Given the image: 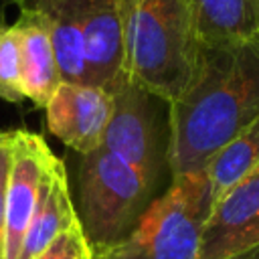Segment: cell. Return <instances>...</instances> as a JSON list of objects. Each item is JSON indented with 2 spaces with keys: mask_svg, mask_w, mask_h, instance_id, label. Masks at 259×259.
I'll use <instances>...</instances> for the list:
<instances>
[{
  "mask_svg": "<svg viewBox=\"0 0 259 259\" xmlns=\"http://www.w3.org/2000/svg\"><path fill=\"white\" fill-rule=\"evenodd\" d=\"M57 156L42 136L16 130L12 136L6 182V245L4 259H18L24 233L36 210L51 164Z\"/></svg>",
  "mask_w": 259,
  "mask_h": 259,
  "instance_id": "obj_6",
  "label": "cell"
},
{
  "mask_svg": "<svg viewBox=\"0 0 259 259\" xmlns=\"http://www.w3.org/2000/svg\"><path fill=\"white\" fill-rule=\"evenodd\" d=\"M0 32H2V26H0Z\"/></svg>",
  "mask_w": 259,
  "mask_h": 259,
  "instance_id": "obj_20",
  "label": "cell"
},
{
  "mask_svg": "<svg viewBox=\"0 0 259 259\" xmlns=\"http://www.w3.org/2000/svg\"><path fill=\"white\" fill-rule=\"evenodd\" d=\"M12 136L14 132H0V259H4L6 245V182L10 170Z\"/></svg>",
  "mask_w": 259,
  "mask_h": 259,
  "instance_id": "obj_17",
  "label": "cell"
},
{
  "mask_svg": "<svg viewBox=\"0 0 259 259\" xmlns=\"http://www.w3.org/2000/svg\"><path fill=\"white\" fill-rule=\"evenodd\" d=\"M154 186L140 170L103 146L81 156L79 221L91 249L123 239L152 202Z\"/></svg>",
  "mask_w": 259,
  "mask_h": 259,
  "instance_id": "obj_4",
  "label": "cell"
},
{
  "mask_svg": "<svg viewBox=\"0 0 259 259\" xmlns=\"http://www.w3.org/2000/svg\"><path fill=\"white\" fill-rule=\"evenodd\" d=\"M22 14L36 16L47 28L61 79L65 83H85L83 34L75 0H12Z\"/></svg>",
  "mask_w": 259,
  "mask_h": 259,
  "instance_id": "obj_10",
  "label": "cell"
},
{
  "mask_svg": "<svg viewBox=\"0 0 259 259\" xmlns=\"http://www.w3.org/2000/svg\"><path fill=\"white\" fill-rule=\"evenodd\" d=\"M253 174H259V166H257V168H255V172H253Z\"/></svg>",
  "mask_w": 259,
  "mask_h": 259,
  "instance_id": "obj_19",
  "label": "cell"
},
{
  "mask_svg": "<svg viewBox=\"0 0 259 259\" xmlns=\"http://www.w3.org/2000/svg\"><path fill=\"white\" fill-rule=\"evenodd\" d=\"M16 26L20 32L22 95L24 99H30L34 105L45 107L53 93L57 91V87L63 83L51 36L42 22L32 14L20 12Z\"/></svg>",
  "mask_w": 259,
  "mask_h": 259,
  "instance_id": "obj_12",
  "label": "cell"
},
{
  "mask_svg": "<svg viewBox=\"0 0 259 259\" xmlns=\"http://www.w3.org/2000/svg\"><path fill=\"white\" fill-rule=\"evenodd\" d=\"M79 214L69 192L67 170L63 160L55 158L42 186L36 210L30 219V225L24 233L18 259H34L65 227H69Z\"/></svg>",
  "mask_w": 259,
  "mask_h": 259,
  "instance_id": "obj_13",
  "label": "cell"
},
{
  "mask_svg": "<svg viewBox=\"0 0 259 259\" xmlns=\"http://www.w3.org/2000/svg\"><path fill=\"white\" fill-rule=\"evenodd\" d=\"M125 75L172 103L194 79L202 42L190 0H119Z\"/></svg>",
  "mask_w": 259,
  "mask_h": 259,
  "instance_id": "obj_2",
  "label": "cell"
},
{
  "mask_svg": "<svg viewBox=\"0 0 259 259\" xmlns=\"http://www.w3.org/2000/svg\"><path fill=\"white\" fill-rule=\"evenodd\" d=\"M20 32L16 22L2 26L0 32V99L18 103L24 99L20 87Z\"/></svg>",
  "mask_w": 259,
  "mask_h": 259,
  "instance_id": "obj_15",
  "label": "cell"
},
{
  "mask_svg": "<svg viewBox=\"0 0 259 259\" xmlns=\"http://www.w3.org/2000/svg\"><path fill=\"white\" fill-rule=\"evenodd\" d=\"M85 53V85L113 93L125 79L119 0H75Z\"/></svg>",
  "mask_w": 259,
  "mask_h": 259,
  "instance_id": "obj_8",
  "label": "cell"
},
{
  "mask_svg": "<svg viewBox=\"0 0 259 259\" xmlns=\"http://www.w3.org/2000/svg\"><path fill=\"white\" fill-rule=\"evenodd\" d=\"M259 117V47H204L188 89L168 103L166 162L172 176L204 170L210 158Z\"/></svg>",
  "mask_w": 259,
  "mask_h": 259,
  "instance_id": "obj_1",
  "label": "cell"
},
{
  "mask_svg": "<svg viewBox=\"0 0 259 259\" xmlns=\"http://www.w3.org/2000/svg\"><path fill=\"white\" fill-rule=\"evenodd\" d=\"M34 259H93V249L79 217L65 227Z\"/></svg>",
  "mask_w": 259,
  "mask_h": 259,
  "instance_id": "obj_16",
  "label": "cell"
},
{
  "mask_svg": "<svg viewBox=\"0 0 259 259\" xmlns=\"http://www.w3.org/2000/svg\"><path fill=\"white\" fill-rule=\"evenodd\" d=\"M113 109L103 148L140 170L156 184L160 172V136L156 103L162 101L130 77L111 93Z\"/></svg>",
  "mask_w": 259,
  "mask_h": 259,
  "instance_id": "obj_5",
  "label": "cell"
},
{
  "mask_svg": "<svg viewBox=\"0 0 259 259\" xmlns=\"http://www.w3.org/2000/svg\"><path fill=\"white\" fill-rule=\"evenodd\" d=\"M259 243V174L221 196L204 223L200 259H227Z\"/></svg>",
  "mask_w": 259,
  "mask_h": 259,
  "instance_id": "obj_9",
  "label": "cell"
},
{
  "mask_svg": "<svg viewBox=\"0 0 259 259\" xmlns=\"http://www.w3.org/2000/svg\"><path fill=\"white\" fill-rule=\"evenodd\" d=\"M227 259H259V243L253 245L251 249H245V251H241V253H237V255H231V257H227Z\"/></svg>",
  "mask_w": 259,
  "mask_h": 259,
  "instance_id": "obj_18",
  "label": "cell"
},
{
  "mask_svg": "<svg viewBox=\"0 0 259 259\" xmlns=\"http://www.w3.org/2000/svg\"><path fill=\"white\" fill-rule=\"evenodd\" d=\"M204 47H259V0H190Z\"/></svg>",
  "mask_w": 259,
  "mask_h": 259,
  "instance_id": "obj_11",
  "label": "cell"
},
{
  "mask_svg": "<svg viewBox=\"0 0 259 259\" xmlns=\"http://www.w3.org/2000/svg\"><path fill=\"white\" fill-rule=\"evenodd\" d=\"M212 210L206 170L172 176L136 227L119 241L93 249V259H200L202 229Z\"/></svg>",
  "mask_w": 259,
  "mask_h": 259,
  "instance_id": "obj_3",
  "label": "cell"
},
{
  "mask_svg": "<svg viewBox=\"0 0 259 259\" xmlns=\"http://www.w3.org/2000/svg\"><path fill=\"white\" fill-rule=\"evenodd\" d=\"M259 166V117L229 140L206 164L212 204Z\"/></svg>",
  "mask_w": 259,
  "mask_h": 259,
  "instance_id": "obj_14",
  "label": "cell"
},
{
  "mask_svg": "<svg viewBox=\"0 0 259 259\" xmlns=\"http://www.w3.org/2000/svg\"><path fill=\"white\" fill-rule=\"evenodd\" d=\"M45 109L49 132L71 150L85 156L103 144L113 97L101 87L63 81Z\"/></svg>",
  "mask_w": 259,
  "mask_h": 259,
  "instance_id": "obj_7",
  "label": "cell"
}]
</instances>
